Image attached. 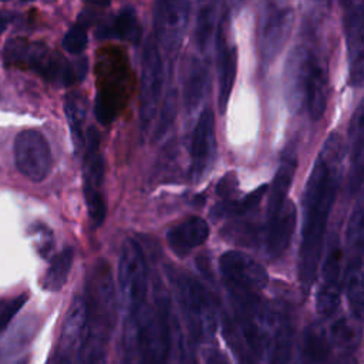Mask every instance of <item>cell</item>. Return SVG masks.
<instances>
[{
    "instance_id": "6da1fadb",
    "label": "cell",
    "mask_w": 364,
    "mask_h": 364,
    "mask_svg": "<svg viewBox=\"0 0 364 364\" xmlns=\"http://www.w3.org/2000/svg\"><path fill=\"white\" fill-rule=\"evenodd\" d=\"M343 164V142L333 132L321 146L303 195V228L299 252V282L304 293L314 283L323 253L327 222L334 205Z\"/></svg>"
},
{
    "instance_id": "7a4b0ae2",
    "label": "cell",
    "mask_w": 364,
    "mask_h": 364,
    "mask_svg": "<svg viewBox=\"0 0 364 364\" xmlns=\"http://www.w3.org/2000/svg\"><path fill=\"white\" fill-rule=\"evenodd\" d=\"M4 60L7 64L28 65L47 81L61 87H68L82 80L88 68L85 58L68 61L61 54L50 51L43 44L28 43L21 38H14L7 43Z\"/></svg>"
},
{
    "instance_id": "3957f363",
    "label": "cell",
    "mask_w": 364,
    "mask_h": 364,
    "mask_svg": "<svg viewBox=\"0 0 364 364\" xmlns=\"http://www.w3.org/2000/svg\"><path fill=\"white\" fill-rule=\"evenodd\" d=\"M172 283L191 336L196 341L212 338L216 330V316L206 289L186 273H173Z\"/></svg>"
},
{
    "instance_id": "277c9868",
    "label": "cell",
    "mask_w": 364,
    "mask_h": 364,
    "mask_svg": "<svg viewBox=\"0 0 364 364\" xmlns=\"http://www.w3.org/2000/svg\"><path fill=\"white\" fill-rule=\"evenodd\" d=\"M100 132L91 127L84 135L82 159V189L91 223L98 228L104 223L107 205L102 193L104 183V156L100 151Z\"/></svg>"
},
{
    "instance_id": "5b68a950",
    "label": "cell",
    "mask_w": 364,
    "mask_h": 364,
    "mask_svg": "<svg viewBox=\"0 0 364 364\" xmlns=\"http://www.w3.org/2000/svg\"><path fill=\"white\" fill-rule=\"evenodd\" d=\"M363 198H357L350 216L347 230V266H346V290L353 316L360 320L363 316L364 284H363Z\"/></svg>"
},
{
    "instance_id": "8992f818",
    "label": "cell",
    "mask_w": 364,
    "mask_h": 364,
    "mask_svg": "<svg viewBox=\"0 0 364 364\" xmlns=\"http://www.w3.org/2000/svg\"><path fill=\"white\" fill-rule=\"evenodd\" d=\"M293 20L294 14L291 9L279 7L273 0H264L259 30L260 61L264 70L286 44L293 27Z\"/></svg>"
},
{
    "instance_id": "52a82bcc",
    "label": "cell",
    "mask_w": 364,
    "mask_h": 364,
    "mask_svg": "<svg viewBox=\"0 0 364 364\" xmlns=\"http://www.w3.org/2000/svg\"><path fill=\"white\" fill-rule=\"evenodd\" d=\"M219 267L230 293L259 294L269 280L262 264L237 250L225 252L219 259Z\"/></svg>"
},
{
    "instance_id": "ba28073f",
    "label": "cell",
    "mask_w": 364,
    "mask_h": 364,
    "mask_svg": "<svg viewBox=\"0 0 364 364\" xmlns=\"http://www.w3.org/2000/svg\"><path fill=\"white\" fill-rule=\"evenodd\" d=\"M164 84V67L158 44L154 37L145 43L141 58V92H139V118L142 127H146L156 109Z\"/></svg>"
},
{
    "instance_id": "9c48e42d",
    "label": "cell",
    "mask_w": 364,
    "mask_h": 364,
    "mask_svg": "<svg viewBox=\"0 0 364 364\" xmlns=\"http://www.w3.org/2000/svg\"><path fill=\"white\" fill-rule=\"evenodd\" d=\"M14 164L17 171L33 182L46 179L51 169V152L44 135L24 129L14 139Z\"/></svg>"
},
{
    "instance_id": "30bf717a",
    "label": "cell",
    "mask_w": 364,
    "mask_h": 364,
    "mask_svg": "<svg viewBox=\"0 0 364 364\" xmlns=\"http://www.w3.org/2000/svg\"><path fill=\"white\" fill-rule=\"evenodd\" d=\"M317 63V55L306 46H297L289 54L284 68V97L291 111L297 112L304 105L307 82Z\"/></svg>"
},
{
    "instance_id": "8fae6325",
    "label": "cell",
    "mask_w": 364,
    "mask_h": 364,
    "mask_svg": "<svg viewBox=\"0 0 364 364\" xmlns=\"http://www.w3.org/2000/svg\"><path fill=\"white\" fill-rule=\"evenodd\" d=\"M343 255L337 237L333 239L323 262L320 284L316 296V310L323 317H330L338 309L343 286Z\"/></svg>"
},
{
    "instance_id": "7c38bea8",
    "label": "cell",
    "mask_w": 364,
    "mask_h": 364,
    "mask_svg": "<svg viewBox=\"0 0 364 364\" xmlns=\"http://www.w3.org/2000/svg\"><path fill=\"white\" fill-rule=\"evenodd\" d=\"M216 134L212 109H203L198 118L191 142V178L200 181L215 161Z\"/></svg>"
},
{
    "instance_id": "4fadbf2b",
    "label": "cell",
    "mask_w": 364,
    "mask_h": 364,
    "mask_svg": "<svg viewBox=\"0 0 364 364\" xmlns=\"http://www.w3.org/2000/svg\"><path fill=\"white\" fill-rule=\"evenodd\" d=\"M88 331V301L84 296H75L71 301L63 324L58 347L61 351L80 358Z\"/></svg>"
},
{
    "instance_id": "5bb4252c",
    "label": "cell",
    "mask_w": 364,
    "mask_h": 364,
    "mask_svg": "<svg viewBox=\"0 0 364 364\" xmlns=\"http://www.w3.org/2000/svg\"><path fill=\"white\" fill-rule=\"evenodd\" d=\"M218 63H219V92H218V108L223 114L235 84L236 68H237V51L233 44L228 43L226 37V14L223 16L218 28Z\"/></svg>"
},
{
    "instance_id": "9a60e30c",
    "label": "cell",
    "mask_w": 364,
    "mask_h": 364,
    "mask_svg": "<svg viewBox=\"0 0 364 364\" xmlns=\"http://www.w3.org/2000/svg\"><path fill=\"white\" fill-rule=\"evenodd\" d=\"M297 168V154L293 144L286 146L282 154V159L276 175L272 182L269 199H267V219L276 216L286 205L287 195L293 182V176Z\"/></svg>"
},
{
    "instance_id": "2e32d148",
    "label": "cell",
    "mask_w": 364,
    "mask_h": 364,
    "mask_svg": "<svg viewBox=\"0 0 364 364\" xmlns=\"http://www.w3.org/2000/svg\"><path fill=\"white\" fill-rule=\"evenodd\" d=\"M344 30L350 53V84L361 85L363 81V13L361 4L346 9Z\"/></svg>"
},
{
    "instance_id": "e0dca14e",
    "label": "cell",
    "mask_w": 364,
    "mask_h": 364,
    "mask_svg": "<svg viewBox=\"0 0 364 364\" xmlns=\"http://www.w3.org/2000/svg\"><path fill=\"white\" fill-rule=\"evenodd\" d=\"M209 236V225L200 216H189L183 222L171 228L166 233L169 249L183 257L195 247L206 242Z\"/></svg>"
},
{
    "instance_id": "ac0fdd59",
    "label": "cell",
    "mask_w": 364,
    "mask_h": 364,
    "mask_svg": "<svg viewBox=\"0 0 364 364\" xmlns=\"http://www.w3.org/2000/svg\"><path fill=\"white\" fill-rule=\"evenodd\" d=\"M296 228V208L287 200L283 209L266 222L264 246L270 257L280 256L290 245Z\"/></svg>"
},
{
    "instance_id": "d6986e66",
    "label": "cell",
    "mask_w": 364,
    "mask_h": 364,
    "mask_svg": "<svg viewBox=\"0 0 364 364\" xmlns=\"http://www.w3.org/2000/svg\"><path fill=\"white\" fill-rule=\"evenodd\" d=\"M142 28L136 17L134 7H122L109 23H104L97 30V37L100 38H118L131 44H138L141 41Z\"/></svg>"
},
{
    "instance_id": "ffe728a7",
    "label": "cell",
    "mask_w": 364,
    "mask_h": 364,
    "mask_svg": "<svg viewBox=\"0 0 364 364\" xmlns=\"http://www.w3.org/2000/svg\"><path fill=\"white\" fill-rule=\"evenodd\" d=\"M363 102L358 104L350 127V189L357 192L363 181Z\"/></svg>"
},
{
    "instance_id": "44dd1931",
    "label": "cell",
    "mask_w": 364,
    "mask_h": 364,
    "mask_svg": "<svg viewBox=\"0 0 364 364\" xmlns=\"http://www.w3.org/2000/svg\"><path fill=\"white\" fill-rule=\"evenodd\" d=\"M330 346L324 331L320 327H310L300 347V353L296 364H326Z\"/></svg>"
},
{
    "instance_id": "7402d4cb",
    "label": "cell",
    "mask_w": 364,
    "mask_h": 364,
    "mask_svg": "<svg viewBox=\"0 0 364 364\" xmlns=\"http://www.w3.org/2000/svg\"><path fill=\"white\" fill-rule=\"evenodd\" d=\"M209 82L208 67L198 58L192 60L185 85H183V105L188 111L196 108L206 91Z\"/></svg>"
},
{
    "instance_id": "603a6c76",
    "label": "cell",
    "mask_w": 364,
    "mask_h": 364,
    "mask_svg": "<svg viewBox=\"0 0 364 364\" xmlns=\"http://www.w3.org/2000/svg\"><path fill=\"white\" fill-rule=\"evenodd\" d=\"M73 260H74V252L71 247H65L60 253H57L53 257L47 272L44 273L43 287L50 291H58L68 279Z\"/></svg>"
},
{
    "instance_id": "cb8c5ba5",
    "label": "cell",
    "mask_w": 364,
    "mask_h": 364,
    "mask_svg": "<svg viewBox=\"0 0 364 364\" xmlns=\"http://www.w3.org/2000/svg\"><path fill=\"white\" fill-rule=\"evenodd\" d=\"M85 114H87L85 100L77 92L68 94L65 97V115L70 125L71 138L77 151L84 146L82 125L85 121Z\"/></svg>"
},
{
    "instance_id": "d4e9b609",
    "label": "cell",
    "mask_w": 364,
    "mask_h": 364,
    "mask_svg": "<svg viewBox=\"0 0 364 364\" xmlns=\"http://www.w3.org/2000/svg\"><path fill=\"white\" fill-rule=\"evenodd\" d=\"M293 343V324L289 314H282L279 320V327L274 336L273 351H272V364H287L290 358Z\"/></svg>"
},
{
    "instance_id": "484cf974",
    "label": "cell",
    "mask_w": 364,
    "mask_h": 364,
    "mask_svg": "<svg viewBox=\"0 0 364 364\" xmlns=\"http://www.w3.org/2000/svg\"><path fill=\"white\" fill-rule=\"evenodd\" d=\"M266 191H267V186L262 185L257 189H255L252 193L245 196L243 199H239V200L230 199V198L223 199V202L215 208L216 216H237V215H243V213L252 210L253 208H256L260 203Z\"/></svg>"
},
{
    "instance_id": "4316f807",
    "label": "cell",
    "mask_w": 364,
    "mask_h": 364,
    "mask_svg": "<svg viewBox=\"0 0 364 364\" xmlns=\"http://www.w3.org/2000/svg\"><path fill=\"white\" fill-rule=\"evenodd\" d=\"M181 14L169 0H158L155 11V26L161 38H169L179 27Z\"/></svg>"
},
{
    "instance_id": "83f0119b",
    "label": "cell",
    "mask_w": 364,
    "mask_h": 364,
    "mask_svg": "<svg viewBox=\"0 0 364 364\" xmlns=\"http://www.w3.org/2000/svg\"><path fill=\"white\" fill-rule=\"evenodd\" d=\"M213 23H215L213 7L209 4L202 6L198 13L196 26H195V44L200 51H205L208 47V41L213 30Z\"/></svg>"
},
{
    "instance_id": "f1b7e54d",
    "label": "cell",
    "mask_w": 364,
    "mask_h": 364,
    "mask_svg": "<svg viewBox=\"0 0 364 364\" xmlns=\"http://www.w3.org/2000/svg\"><path fill=\"white\" fill-rule=\"evenodd\" d=\"M176 107H178V94L176 91L172 88L168 91V95L162 104V108L159 111V119L154 132V136L158 139L161 138L168 128L172 125L175 115H176Z\"/></svg>"
},
{
    "instance_id": "f546056e",
    "label": "cell",
    "mask_w": 364,
    "mask_h": 364,
    "mask_svg": "<svg viewBox=\"0 0 364 364\" xmlns=\"http://www.w3.org/2000/svg\"><path fill=\"white\" fill-rule=\"evenodd\" d=\"M88 36H87V28L82 23H75L64 36L63 38V47L67 53L73 55H78L84 51L87 47Z\"/></svg>"
},
{
    "instance_id": "4dcf8cb0",
    "label": "cell",
    "mask_w": 364,
    "mask_h": 364,
    "mask_svg": "<svg viewBox=\"0 0 364 364\" xmlns=\"http://www.w3.org/2000/svg\"><path fill=\"white\" fill-rule=\"evenodd\" d=\"M27 301V294L23 293L17 297L0 301V334L7 328L14 316L20 311V309Z\"/></svg>"
},
{
    "instance_id": "1f68e13d",
    "label": "cell",
    "mask_w": 364,
    "mask_h": 364,
    "mask_svg": "<svg viewBox=\"0 0 364 364\" xmlns=\"http://www.w3.org/2000/svg\"><path fill=\"white\" fill-rule=\"evenodd\" d=\"M77 360H78V358H75V357H73V355H70V354L61 351L60 348H57V350L48 357V360H47L46 364H77Z\"/></svg>"
},
{
    "instance_id": "d6a6232c",
    "label": "cell",
    "mask_w": 364,
    "mask_h": 364,
    "mask_svg": "<svg viewBox=\"0 0 364 364\" xmlns=\"http://www.w3.org/2000/svg\"><path fill=\"white\" fill-rule=\"evenodd\" d=\"M205 364H230L228 355L219 348H210L206 353Z\"/></svg>"
},
{
    "instance_id": "836d02e7",
    "label": "cell",
    "mask_w": 364,
    "mask_h": 364,
    "mask_svg": "<svg viewBox=\"0 0 364 364\" xmlns=\"http://www.w3.org/2000/svg\"><path fill=\"white\" fill-rule=\"evenodd\" d=\"M179 353H181V358H179V364H196L195 357L192 358V353L182 344L179 346Z\"/></svg>"
},
{
    "instance_id": "e575fe53",
    "label": "cell",
    "mask_w": 364,
    "mask_h": 364,
    "mask_svg": "<svg viewBox=\"0 0 364 364\" xmlns=\"http://www.w3.org/2000/svg\"><path fill=\"white\" fill-rule=\"evenodd\" d=\"M7 24H9V16L0 10V36L6 30Z\"/></svg>"
},
{
    "instance_id": "d590c367",
    "label": "cell",
    "mask_w": 364,
    "mask_h": 364,
    "mask_svg": "<svg viewBox=\"0 0 364 364\" xmlns=\"http://www.w3.org/2000/svg\"><path fill=\"white\" fill-rule=\"evenodd\" d=\"M88 1L95 6H107L109 3V0H88Z\"/></svg>"
},
{
    "instance_id": "8d00e7d4",
    "label": "cell",
    "mask_w": 364,
    "mask_h": 364,
    "mask_svg": "<svg viewBox=\"0 0 364 364\" xmlns=\"http://www.w3.org/2000/svg\"><path fill=\"white\" fill-rule=\"evenodd\" d=\"M343 4H344V7L346 6H350V4H353L354 3V0H340Z\"/></svg>"
},
{
    "instance_id": "74e56055",
    "label": "cell",
    "mask_w": 364,
    "mask_h": 364,
    "mask_svg": "<svg viewBox=\"0 0 364 364\" xmlns=\"http://www.w3.org/2000/svg\"><path fill=\"white\" fill-rule=\"evenodd\" d=\"M14 364H27V360H26V358H23V360H20V361H16Z\"/></svg>"
},
{
    "instance_id": "f35d334b",
    "label": "cell",
    "mask_w": 364,
    "mask_h": 364,
    "mask_svg": "<svg viewBox=\"0 0 364 364\" xmlns=\"http://www.w3.org/2000/svg\"><path fill=\"white\" fill-rule=\"evenodd\" d=\"M24 1H31V0H24Z\"/></svg>"
}]
</instances>
